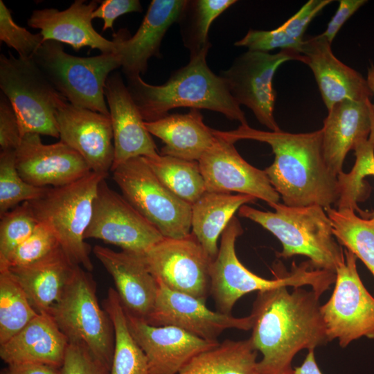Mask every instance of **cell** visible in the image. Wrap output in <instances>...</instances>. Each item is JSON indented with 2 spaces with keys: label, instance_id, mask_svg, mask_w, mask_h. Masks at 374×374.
I'll return each instance as SVG.
<instances>
[{
  "label": "cell",
  "instance_id": "40",
  "mask_svg": "<svg viewBox=\"0 0 374 374\" xmlns=\"http://www.w3.org/2000/svg\"><path fill=\"white\" fill-rule=\"evenodd\" d=\"M60 247L59 240L53 230L38 222L30 235L11 253L0 267L15 268L33 264Z\"/></svg>",
  "mask_w": 374,
  "mask_h": 374
},
{
  "label": "cell",
  "instance_id": "15",
  "mask_svg": "<svg viewBox=\"0 0 374 374\" xmlns=\"http://www.w3.org/2000/svg\"><path fill=\"white\" fill-rule=\"evenodd\" d=\"M157 283L154 306L145 319L152 326L177 327L211 341H217V337L227 329L247 331L252 328L253 318L251 314L235 317L213 311L206 306L204 302L192 296L171 290L159 280Z\"/></svg>",
  "mask_w": 374,
  "mask_h": 374
},
{
  "label": "cell",
  "instance_id": "33",
  "mask_svg": "<svg viewBox=\"0 0 374 374\" xmlns=\"http://www.w3.org/2000/svg\"><path fill=\"white\" fill-rule=\"evenodd\" d=\"M104 309L114 329V349L109 374H151L147 358L133 337L125 308L116 290L109 288Z\"/></svg>",
  "mask_w": 374,
  "mask_h": 374
},
{
  "label": "cell",
  "instance_id": "8",
  "mask_svg": "<svg viewBox=\"0 0 374 374\" xmlns=\"http://www.w3.org/2000/svg\"><path fill=\"white\" fill-rule=\"evenodd\" d=\"M51 315L69 343L83 346L110 371L114 349L113 326L98 302L89 271L75 267Z\"/></svg>",
  "mask_w": 374,
  "mask_h": 374
},
{
  "label": "cell",
  "instance_id": "19",
  "mask_svg": "<svg viewBox=\"0 0 374 374\" xmlns=\"http://www.w3.org/2000/svg\"><path fill=\"white\" fill-rule=\"evenodd\" d=\"M125 310L130 330L147 358L151 374H177L194 357L220 343L177 327L152 326Z\"/></svg>",
  "mask_w": 374,
  "mask_h": 374
},
{
  "label": "cell",
  "instance_id": "35",
  "mask_svg": "<svg viewBox=\"0 0 374 374\" xmlns=\"http://www.w3.org/2000/svg\"><path fill=\"white\" fill-rule=\"evenodd\" d=\"M143 159L160 181L184 202L193 205L206 191L197 161L160 154Z\"/></svg>",
  "mask_w": 374,
  "mask_h": 374
},
{
  "label": "cell",
  "instance_id": "44",
  "mask_svg": "<svg viewBox=\"0 0 374 374\" xmlns=\"http://www.w3.org/2000/svg\"><path fill=\"white\" fill-rule=\"evenodd\" d=\"M143 8L139 0H105L93 11L92 17L103 20V31L113 29L115 20L129 12H141Z\"/></svg>",
  "mask_w": 374,
  "mask_h": 374
},
{
  "label": "cell",
  "instance_id": "5",
  "mask_svg": "<svg viewBox=\"0 0 374 374\" xmlns=\"http://www.w3.org/2000/svg\"><path fill=\"white\" fill-rule=\"evenodd\" d=\"M269 206L274 212L244 204L238 215L258 223L278 239L283 249L276 252L278 258L305 256L314 268L335 273L344 251L333 235L324 208L317 204L289 206L279 202Z\"/></svg>",
  "mask_w": 374,
  "mask_h": 374
},
{
  "label": "cell",
  "instance_id": "20",
  "mask_svg": "<svg viewBox=\"0 0 374 374\" xmlns=\"http://www.w3.org/2000/svg\"><path fill=\"white\" fill-rule=\"evenodd\" d=\"M186 0H152L136 33L127 29L113 35L115 51L125 77L144 74L150 57H160V46L168 28L178 22Z\"/></svg>",
  "mask_w": 374,
  "mask_h": 374
},
{
  "label": "cell",
  "instance_id": "23",
  "mask_svg": "<svg viewBox=\"0 0 374 374\" xmlns=\"http://www.w3.org/2000/svg\"><path fill=\"white\" fill-rule=\"evenodd\" d=\"M98 1L86 3L75 0L68 8L37 9L27 20L28 25L39 29L44 42L51 40L70 45L75 51L89 46L101 53L115 51V43L99 34L92 24V15Z\"/></svg>",
  "mask_w": 374,
  "mask_h": 374
},
{
  "label": "cell",
  "instance_id": "39",
  "mask_svg": "<svg viewBox=\"0 0 374 374\" xmlns=\"http://www.w3.org/2000/svg\"><path fill=\"white\" fill-rule=\"evenodd\" d=\"M0 265L36 228L38 222L29 202L0 215Z\"/></svg>",
  "mask_w": 374,
  "mask_h": 374
},
{
  "label": "cell",
  "instance_id": "43",
  "mask_svg": "<svg viewBox=\"0 0 374 374\" xmlns=\"http://www.w3.org/2000/svg\"><path fill=\"white\" fill-rule=\"evenodd\" d=\"M22 137L17 114L7 97L1 93L0 146L1 151H16Z\"/></svg>",
  "mask_w": 374,
  "mask_h": 374
},
{
  "label": "cell",
  "instance_id": "10",
  "mask_svg": "<svg viewBox=\"0 0 374 374\" xmlns=\"http://www.w3.org/2000/svg\"><path fill=\"white\" fill-rule=\"evenodd\" d=\"M112 172L123 196L164 238L179 239L191 233L192 205L165 186L143 157L130 159Z\"/></svg>",
  "mask_w": 374,
  "mask_h": 374
},
{
  "label": "cell",
  "instance_id": "48",
  "mask_svg": "<svg viewBox=\"0 0 374 374\" xmlns=\"http://www.w3.org/2000/svg\"><path fill=\"white\" fill-rule=\"evenodd\" d=\"M366 80L374 100V62L371 63L368 69ZM368 139L374 143V100L371 106V128Z\"/></svg>",
  "mask_w": 374,
  "mask_h": 374
},
{
  "label": "cell",
  "instance_id": "26",
  "mask_svg": "<svg viewBox=\"0 0 374 374\" xmlns=\"http://www.w3.org/2000/svg\"><path fill=\"white\" fill-rule=\"evenodd\" d=\"M69 341L51 315L38 314L20 332L0 345L8 364L37 363L60 368Z\"/></svg>",
  "mask_w": 374,
  "mask_h": 374
},
{
  "label": "cell",
  "instance_id": "2",
  "mask_svg": "<svg viewBox=\"0 0 374 374\" xmlns=\"http://www.w3.org/2000/svg\"><path fill=\"white\" fill-rule=\"evenodd\" d=\"M213 132L233 143L248 139L271 148L274 161L264 170L284 204L295 207L317 204L326 208L337 203V177L324 160L321 129L294 134L259 130L247 124L233 130Z\"/></svg>",
  "mask_w": 374,
  "mask_h": 374
},
{
  "label": "cell",
  "instance_id": "47",
  "mask_svg": "<svg viewBox=\"0 0 374 374\" xmlns=\"http://www.w3.org/2000/svg\"><path fill=\"white\" fill-rule=\"evenodd\" d=\"M292 374H323L314 357V350H310L301 366L295 367Z\"/></svg>",
  "mask_w": 374,
  "mask_h": 374
},
{
  "label": "cell",
  "instance_id": "36",
  "mask_svg": "<svg viewBox=\"0 0 374 374\" xmlns=\"http://www.w3.org/2000/svg\"><path fill=\"white\" fill-rule=\"evenodd\" d=\"M235 0H186L178 23L184 45L195 55L209 50L208 32L212 23Z\"/></svg>",
  "mask_w": 374,
  "mask_h": 374
},
{
  "label": "cell",
  "instance_id": "12",
  "mask_svg": "<svg viewBox=\"0 0 374 374\" xmlns=\"http://www.w3.org/2000/svg\"><path fill=\"white\" fill-rule=\"evenodd\" d=\"M292 60L302 62L303 55L292 50L277 53L248 50L221 71L220 76L236 103L250 109L270 131L280 130L274 116L276 93L273 78L281 64Z\"/></svg>",
  "mask_w": 374,
  "mask_h": 374
},
{
  "label": "cell",
  "instance_id": "6",
  "mask_svg": "<svg viewBox=\"0 0 374 374\" xmlns=\"http://www.w3.org/2000/svg\"><path fill=\"white\" fill-rule=\"evenodd\" d=\"M105 178L91 171L71 184L48 187L41 197L29 202L37 222L53 230L71 262L89 272L93 264L84 233L92 217L98 186Z\"/></svg>",
  "mask_w": 374,
  "mask_h": 374
},
{
  "label": "cell",
  "instance_id": "9",
  "mask_svg": "<svg viewBox=\"0 0 374 374\" xmlns=\"http://www.w3.org/2000/svg\"><path fill=\"white\" fill-rule=\"evenodd\" d=\"M0 88L12 105L24 136L28 133L58 139V109L66 102L33 58L0 56Z\"/></svg>",
  "mask_w": 374,
  "mask_h": 374
},
{
  "label": "cell",
  "instance_id": "45",
  "mask_svg": "<svg viewBox=\"0 0 374 374\" xmlns=\"http://www.w3.org/2000/svg\"><path fill=\"white\" fill-rule=\"evenodd\" d=\"M367 1L365 0H340L339 6L321 33L332 44L337 34L346 21Z\"/></svg>",
  "mask_w": 374,
  "mask_h": 374
},
{
  "label": "cell",
  "instance_id": "27",
  "mask_svg": "<svg viewBox=\"0 0 374 374\" xmlns=\"http://www.w3.org/2000/svg\"><path fill=\"white\" fill-rule=\"evenodd\" d=\"M61 247L27 266L8 268L38 314H51L71 280L75 267Z\"/></svg>",
  "mask_w": 374,
  "mask_h": 374
},
{
  "label": "cell",
  "instance_id": "38",
  "mask_svg": "<svg viewBox=\"0 0 374 374\" xmlns=\"http://www.w3.org/2000/svg\"><path fill=\"white\" fill-rule=\"evenodd\" d=\"M14 150L0 153V215L18 205L41 197L48 187H38L26 181L19 175Z\"/></svg>",
  "mask_w": 374,
  "mask_h": 374
},
{
  "label": "cell",
  "instance_id": "22",
  "mask_svg": "<svg viewBox=\"0 0 374 374\" xmlns=\"http://www.w3.org/2000/svg\"><path fill=\"white\" fill-rule=\"evenodd\" d=\"M331 44L320 34L305 39L301 51L302 62L312 70L327 110L345 100H370L373 93L366 79L337 58Z\"/></svg>",
  "mask_w": 374,
  "mask_h": 374
},
{
  "label": "cell",
  "instance_id": "32",
  "mask_svg": "<svg viewBox=\"0 0 374 374\" xmlns=\"http://www.w3.org/2000/svg\"><path fill=\"white\" fill-rule=\"evenodd\" d=\"M250 338L225 339L191 359L177 374H260Z\"/></svg>",
  "mask_w": 374,
  "mask_h": 374
},
{
  "label": "cell",
  "instance_id": "24",
  "mask_svg": "<svg viewBox=\"0 0 374 374\" xmlns=\"http://www.w3.org/2000/svg\"><path fill=\"white\" fill-rule=\"evenodd\" d=\"M93 252L112 276L124 308L145 319L154 306L158 283L141 254L117 252L100 245H96Z\"/></svg>",
  "mask_w": 374,
  "mask_h": 374
},
{
  "label": "cell",
  "instance_id": "14",
  "mask_svg": "<svg viewBox=\"0 0 374 374\" xmlns=\"http://www.w3.org/2000/svg\"><path fill=\"white\" fill-rule=\"evenodd\" d=\"M163 238L123 195L112 190L105 179L101 180L84 239L101 240L123 251L142 254Z\"/></svg>",
  "mask_w": 374,
  "mask_h": 374
},
{
  "label": "cell",
  "instance_id": "7",
  "mask_svg": "<svg viewBox=\"0 0 374 374\" xmlns=\"http://www.w3.org/2000/svg\"><path fill=\"white\" fill-rule=\"evenodd\" d=\"M52 86L71 105L109 115L107 80L121 66L116 51L91 57L66 53L61 43L46 41L32 57Z\"/></svg>",
  "mask_w": 374,
  "mask_h": 374
},
{
  "label": "cell",
  "instance_id": "1",
  "mask_svg": "<svg viewBox=\"0 0 374 374\" xmlns=\"http://www.w3.org/2000/svg\"><path fill=\"white\" fill-rule=\"evenodd\" d=\"M283 286L258 292L253 304L249 337L262 354L260 374H292L293 358L303 350L327 344L319 296L302 287Z\"/></svg>",
  "mask_w": 374,
  "mask_h": 374
},
{
  "label": "cell",
  "instance_id": "42",
  "mask_svg": "<svg viewBox=\"0 0 374 374\" xmlns=\"http://www.w3.org/2000/svg\"><path fill=\"white\" fill-rule=\"evenodd\" d=\"M60 374H109V370L83 346L69 343Z\"/></svg>",
  "mask_w": 374,
  "mask_h": 374
},
{
  "label": "cell",
  "instance_id": "3",
  "mask_svg": "<svg viewBox=\"0 0 374 374\" xmlns=\"http://www.w3.org/2000/svg\"><path fill=\"white\" fill-rule=\"evenodd\" d=\"M209 50L190 56L187 65L173 71L166 82L153 85L141 75L125 77L127 87L145 122L159 120L178 107L204 109L247 125L244 112L220 75L206 63Z\"/></svg>",
  "mask_w": 374,
  "mask_h": 374
},
{
  "label": "cell",
  "instance_id": "46",
  "mask_svg": "<svg viewBox=\"0 0 374 374\" xmlns=\"http://www.w3.org/2000/svg\"><path fill=\"white\" fill-rule=\"evenodd\" d=\"M1 374H60V368L37 363L8 364Z\"/></svg>",
  "mask_w": 374,
  "mask_h": 374
},
{
  "label": "cell",
  "instance_id": "41",
  "mask_svg": "<svg viewBox=\"0 0 374 374\" xmlns=\"http://www.w3.org/2000/svg\"><path fill=\"white\" fill-rule=\"evenodd\" d=\"M0 40L24 59L32 58L44 43L39 33L33 34L15 23L10 9L2 0H0Z\"/></svg>",
  "mask_w": 374,
  "mask_h": 374
},
{
  "label": "cell",
  "instance_id": "28",
  "mask_svg": "<svg viewBox=\"0 0 374 374\" xmlns=\"http://www.w3.org/2000/svg\"><path fill=\"white\" fill-rule=\"evenodd\" d=\"M151 135L164 143L161 155L199 161L211 147L215 136L207 126L199 109H190L186 114H168L151 122H145Z\"/></svg>",
  "mask_w": 374,
  "mask_h": 374
},
{
  "label": "cell",
  "instance_id": "30",
  "mask_svg": "<svg viewBox=\"0 0 374 374\" xmlns=\"http://www.w3.org/2000/svg\"><path fill=\"white\" fill-rule=\"evenodd\" d=\"M353 150V168L337 176L339 197L335 208H350L362 218L374 219V143L368 139Z\"/></svg>",
  "mask_w": 374,
  "mask_h": 374
},
{
  "label": "cell",
  "instance_id": "25",
  "mask_svg": "<svg viewBox=\"0 0 374 374\" xmlns=\"http://www.w3.org/2000/svg\"><path fill=\"white\" fill-rule=\"evenodd\" d=\"M371 106V100H345L328 111L321 129L322 149L328 168L337 177L348 152L369 137Z\"/></svg>",
  "mask_w": 374,
  "mask_h": 374
},
{
  "label": "cell",
  "instance_id": "31",
  "mask_svg": "<svg viewBox=\"0 0 374 374\" xmlns=\"http://www.w3.org/2000/svg\"><path fill=\"white\" fill-rule=\"evenodd\" d=\"M332 2L331 0H309L278 28L270 30L250 29L234 45L246 47L249 51L269 52L280 48L301 53L304 34L310 22Z\"/></svg>",
  "mask_w": 374,
  "mask_h": 374
},
{
  "label": "cell",
  "instance_id": "29",
  "mask_svg": "<svg viewBox=\"0 0 374 374\" xmlns=\"http://www.w3.org/2000/svg\"><path fill=\"white\" fill-rule=\"evenodd\" d=\"M256 199L244 194L206 191L192 205L191 233L213 260L218 253V238L235 212Z\"/></svg>",
  "mask_w": 374,
  "mask_h": 374
},
{
  "label": "cell",
  "instance_id": "37",
  "mask_svg": "<svg viewBox=\"0 0 374 374\" xmlns=\"http://www.w3.org/2000/svg\"><path fill=\"white\" fill-rule=\"evenodd\" d=\"M38 313L7 267H0V345L20 332Z\"/></svg>",
  "mask_w": 374,
  "mask_h": 374
},
{
  "label": "cell",
  "instance_id": "17",
  "mask_svg": "<svg viewBox=\"0 0 374 374\" xmlns=\"http://www.w3.org/2000/svg\"><path fill=\"white\" fill-rule=\"evenodd\" d=\"M17 169L28 183L38 187H60L76 181L91 172L75 150L60 141L44 144L40 135L23 136L15 152Z\"/></svg>",
  "mask_w": 374,
  "mask_h": 374
},
{
  "label": "cell",
  "instance_id": "4",
  "mask_svg": "<svg viewBox=\"0 0 374 374\" xmlns=\"http://www.w3.org/2000/svg\"><path fill=\"white\" fill-rule=\"evenodd\" d=\"M243 233L240 221L233 217L221 235L216 257L210 269V294L217 311L231 314L235 303L253 292H263L283 286L299 287L310 285L319 296L335 283V273L314 268L309 260L296 265L292 262L289 272L279 271L274 265V279H266L246 268L235 252V242Z\"/></svg>",
  "mask_w": 374,
  "mask_h": 374
},
{
  "label": "cell",
  "instance_id": "34",
  "mask_svg": "<svg viewBox=\"0 0 374 374\" xmlns=\"http://www.w3.org/2000/svg\"><path fill=\"white\" fill-rule=\"evenodd\" d=\"M324 209L338 243L359 258L374 276V219L362 218L350 208Z\"/></svg>",
  "mask_w": 374,
  "mask_h": 374
},
{
  "label": "cell",
  "instance_id": "13",
  "mask_svg": "<svg viewBox=\"0 0 374 374\" xmlns=\"http://www.w3.org/2000/svg\"><path fill=\"white\" fill-rule=\"evenodd\" d=\"M141 256L150 272L168 288L206 303L213 259L192 233L179 239L163 238Z\"/></svg>",
  "mask_w": 374,
  "mask_h": 374
},
{
  "label": "cell",
  "instance_id": "18",
  "mask_svg": "<svg viewBox=\"0 0 374 374\" xmlns=\"http://www.w3.org/2000/svg\"><path fill=\"white\" fill-rule=\"evenodd\" d=\"M56 121L60 141L80 154L92 172L107 177L114 157L110 115L66 102L58 109Z\"/></svg>",
  "mask_w": 374,
  "mask_h": 374
},
{
  "label": "cell",
  "instance_id": "11",
  "mask_svg": "<svg viewBox=\"0 0 374 374\" xmlns=\"http://www.w3.org/2000/svg\"><path fill=\"white\" fill-rule=\"evenodd\" d=\"M344 251L333 292L320 308L328 341L338 339L341 348L363 337L374 339V297L357 272V256L346 249Z\"/></svg>",
  "mask_w": 374,
  "mask_h": 374
},
{
  "label": "cell",
  "instance_id": "16",
  "mask_svg": "<svg viewBox=\"0 0 374 374\" xmlns=\"http://www.w3.org/2000/svg\"><path fill=\"white\" fill-rule=\"evenodd\" d=\"M214 134L213 145L198 161L206 190L249 195L268 205L279 202L280 195L270 184L265 170L247 162L234 143Z\"/></svg>",
  "mask_w": 374,
  "mask_h": 374
},
{
  "label": "cell",
  "instance_id": "21",
  "mask_svg": "<svg viewBox=\"0 0 374 374\" xmlns=\"http://www.w3.org/2000/svg\"><path fill=\"white\" fill-rule=\"evenodd\" d=\"M105 95L112 120L114 147L111 171L130 159L159 154L157 145L119 72L114 71L109 75Z\"/></svg>",
  "mask_w": 374,
  "mask_h": 374
}]
</instances>
